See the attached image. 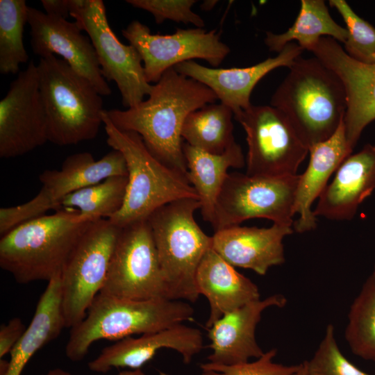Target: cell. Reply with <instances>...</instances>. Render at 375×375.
I'll return each mask as SVG.
<instances>
[{"instance_id":"cell-1","label":"cell","mask_w":375,"mask_h":375,"mask_svg":"<svg viewBox=\"0 0 375 375\" xmlns=\"http://www.w3.org/2000/svg\"><path fill=\"white\" fill-rule=\"evenodd\" d=\"M217 99L208 87L172 67L153 85L147 100L126 110L105 112L117 128L139 134L157 159L187 177L183 125L190 112Z\"/></svg>"},{"instance_id":"cell-2","label":"cell","mask_w":375,"mask_h":375,"mask_svg":"<svg viewBox=\"0 0 375 375\" xmlns=\"http://www.w3.org/2000/svg\"><path fill=\"white\" fill-rule=\"evenodd\" d=\"M273 94L270 106L281 111L308 146L330 138L347 108L340 78L317 58L295 60Z\"/></svg>"},{"instance_id":"cell-3","label":"cell","mask_w":375,"mask_h":375,"mask_svg":"<svg viewBox=\"0 0 375 375\" xmlns=\"http://www.w3.org/2000/svg\"><path fill=\"white\" fill-rule=\"evenodd\" d=\"M90 223L65 208L26 221L1 237L0 267L20 284L48 282L61 274Z\"/></svg>"},{"instance_id":"cell-4","label":"cell","mask_w":375,"mask_h":375,"mask_svg":"<svg viewBox=\"0 0 375 375\" xmlns=\"http://www.w3.org/2000/svg\"><path fill=\"white\" fill-rule=\"evenodd\" d=\"M193 315V308L181 300H135L99 293L85 317L71 328L65 354L78 362L96 341L158 331L191 320Z\"/></svg>"},{"instance_id":"cell-5","label":"cell","mask_w":375,"mask_h":375,"mask_svg":"<svg viewBox=\"0 0 375 375\" xmlns=\"http://www.w3.org/2000/svg\"><path fill=\"white\" fill-rule=\"evenodd\" d=\"M105 110L102 119L107 144L123 154L128 171L124 203L108 219L112 224L124 228L147 220L156 210L170 202L186 198L199 199L185 175L157 159L139 134L117 128Z\"/></svg>"},{"instance_id":"cell-6","label":"cell","mask_w":375,"mask_h":375,"mask_svg":"<svg viewBox=\"0 0 375 375\" xmlns=\"http://www.w3.org/2000/svg\"><path fill=\"white\" fill-rule=\"evenodd\" d=\"M37 67L48 142L67 146L96 138L105 110L94 86L55 55L41 57Z\"/></svg>"},{"instance_id":"cell-7","label":"cell","mask_w":375,"mask_h":375,"mask_svg":"<svg viewBox=\"0 0 375 375\" xmlns=\"http://www.w3.org/2000/svg\"><path fill=\"white\" fill-rule=\"evenodd\" d=\"M201 208L198 199L186 198L167 203L147 219L155 243L167 298L195 302L198 267L212 247L194 218Z\"/></svg>"},{"instance_id":"cell-8","label":"cell","mask_w":375,"mask_h":375,"mask_svg":"<svg viewBox=\"0 0 375 375\" xmlns=\"http://www.w3.org/2000/svg\"><path fill=\"white\" fill-rule=\"evenodd\" d=\"M299 179V174L268 177L228 173L215 205L211 224L215 232L252 218L292 226Z\"/></svg>"},{"instance_id":"cell-9","label":"cell","mask_w":375,"mask_h":375,"mask_svg":"<svg viewBox=\"0 0 375 375\" xmlns=\"http://www.w3.org/2000/svg\"><path fill=\"white\" fill-rule=\"evenodd\" d=\"M121 229L106 219L91 222L67 260L60 276L66 328L85 317L103 288Z\"/></svg>"},{"instance_id":"cell-10","label":"cell","mask_w":375,"mask_h":375,"mask_svg":"<svg viewBox=\"0 0 375 375\" xmlns=\"http://www.w3.org/2000/svg\"><path fill=\"white\" fill-rule=\"evenodd\" d=\"M69 15L85 31L95 50L101 72L108 81H114L122 104L133 108L144 101L153 85L148 83L138 51L122 43L108 22L101 0H69Z\"/></svg>"},{"instance_id":"cell-11","label":"cell","mask_w":375,"mask_h":375,"mask_svg":"<svg viewBox=\"0 0 375 375\" xmlns=\"http://www.w3.org/2000/svg\"><path fill=\"white\" fill-rule=\"evenodd\" d=\"M112 176H128L123 154L112 150L96 160L89 152L72 154L63 161L60 169H47L39 176L42 187L30 201L0 209V235L16 226L58 209L61 201L72 192L101 182Z\"/></svg>"},{"instance_id":"cell-12","label":"cell","mask_w":375,"mask_h":375,"mask_svg":"<svg viewBox=\"0 0 375 375\" xmlns=\"http://www.w3.org/2000/svg\"><path fill=\"white\" fill-rule=\"evenodd\" d=\"M234 118L246 133L247 174L268 177L297 174L309 149L281 111L271 106L251 104Z\"/></svg>"},{"instance_id":"cell-13","label":"cell","mask_w":375,"mask_h":375,"mask_svg":"<svg viewBox=\"0 0 375 375\" xmlns=\"http://www.w3.org/2000/svg\"><path fill=\"white\" fill-rule=\"evenodd\" d=\"M99 293L122 299H167L147 220L122 228Z\"/></svg>"},{"instance_id":"cell-14","label":"cell","mask_w":375,"mask_h":375,"mask_svg":"<svg viewBox=\"0 0 375 375\" xmlns=\"http://www.w3.org/2000/svg\"><path fill=\"white\" fill-rule=\"evenodd\" d=\"M122 33L140 55L149 83H156L169 69L193 59L218 67L231 51L221 40L220 33L203 28H177L169 35L152 34L147 26L133 20Z\"/></svg>"},{"instance_id":"cell-15","label":"cell","mask_w":375,"mask_h":375,"mask_svg":"<svg viewBox=\"0 0 375 375\" xmlns=\"http://www.w3.org/2000/svg\"><path fill=\"white\" fill-rule=\"evenodd\" d=\"M48 142L37 65L31 60L0 101V157L23 156Z\"/></svg>"},{"instance_id":"cell-16","label":"cell","mask_w":375,"mask_h":375,"mask_svg":"<svg viewBox=\"0 0 375 375\" xmlns=\"http://www.w3.org/2000/svg\"><path fill=\"white\" fill-rule=\"evenodd\" d=\"M28 24L30 44L35 54L40 58L59 55L74 71L87 78L101 96L111 94L91 40L81 33L76 22L28 7Z\"/></svg>"},{"instance_id":"cell-17","label":"cell","mask_w":375,"mask_h":375,"mask_svg":"<svg viewBox=\"0 0 375 375\" xmlns=\"http://www.w3.org/2000/svg\"><path fill=\"white\" fill-rule=\"evenodd\" d=\"M309 51L344 86L347 108L343 122L347 142L353 149L364 128L375 120V64L354 60L329 37L321 38Z\"/></svg>"},{"instance_id":"cell-18","label":"cell","mask_w":375,"mask_h":375,"mask_svg":"<svg viewBox=\"0 0 375 375\" xmlns=\"http://www.w3.org/2000/svg\"><path fill=\"white\" fill-rule=\"evenodd\" d=\"M303 51L293 42L286 44L276 56L250 67L210 68L190 60L179 63L174 68L179 74L211 89L220 103L230 108L235 116L251 106V94L264 76L278 67L290 68Z\"/></svg>"},{"instance_id":"cell-19","label":"cell","mask_w":375,"mask_h":375,"mask_svg":"<svg viewBox=\"0 0 375 375\" xmlns=\"http://www.w3.org/2000/svg\"><path fill=\"white\" fill-rule=\"evenodd\" d=\"M203 348L201 332L183 324L134 338L127 337L103 348L99 356L88 362L94 372L106 374L112 368L141 369L162 349H169L182 356L185 364Z\"/></svg>"},{"instance_id":"cell-20","label":"cell","mask_w":375,"mask_h":375,"mask_svg":"<svg viewBox=\"0 0 375 375\" xmlns=\"http://www.w3.org/2000/svg\"><path fill=\"white\" fill-rule=\"evenodd\" d=\"M287 299L281 294H274L229 312L215 322L208 330L212 353L209 362L231 365L258 358L265 353L256 339V329L262 312L270 307H283Z\"/></svg>"},{"instance_id":"cell-21","label":"cell","mask_w":375,"mask_h":375,"mask_svg":"<svg viewBox=\"0 0 375 375\" xmlns=\"http://www.w3.org/2000/svg\"><path fill=\"white\" fill-rule=\"evenodd\" d=\"M292 226L273 224L269 228H225L212 236V249L233 267L249 269L260 275L285 262L283 240Z\"/></svg>"},{"instance_id":"cell-22","label":"cell","mask_w":375,"mask_h":375,"mask_svg":"<svg viewBox=\"0 0 375 375\" xmlns=\"http://www.w3.org/2000/svg\"><path fill=\"white\" fill-rule=\"evenodd\" d=\"M375 191V145L365 144L339 166L319 196L313 213L331 220H351Z\"/></svg>"},{"instance_id":"cell-23","label":"cell","mask_w":375,"mask_h":375,"mask_svg":"<svg viewBox=\"0 0 375 375\" xmlns=\"http://www.w3.org/2000/svg\"><path fill=\"white\" fill-rule=\"evenodd\" d=\"M352 151L343 121L330 138L309 148V162L304 172L299 174L295 196L294 212L299 215L293 224L296 232L302 233L316 228L317 217L312 206L328 185L333 173Z\"/></svg>"},{"instance_id":"cell-24","label":"cell","mask_w":375,"mask_h":375,"mask_svg":"<svg viewBox=\"0 0 375 375\" xmlns=\"http://www.w3.org/2000/svg\"><path fill=\"white\" fill-rule=\"evenodd\" d=\"M195 281L199 294L204 295L210 305L208 328L225 314L260 299L258 286L212 247L198 267Z\"/></svg>"},{"instance_id":"cell-25","label":"cell","mask_w":375,"mask_h":375,"mask_svg":"<svg viewBox=\"0 0 375 375\" xmlns=\"http://www.w3.org/2000/svg\"><path fill=\"white\" fill-rule=\"evenodd\" d=\"M60 276L47 282L31 323L10 353V360L1 359L0 375H21L32 356L66 328Z\"/></svg>"},{"instance_id":"cell-26","label":"cell","mask_w":375,"mask_h":375,"mask_svg":"<svg viewBox=\"0 0 375 375\" xmlns=\"http://www.w3.org/2000/svg\"><path fill=\"white\" fill-rule=\"evenodd\" d=\"M187 178L197 192L204 221L213 222L218 196L230 168H242L246 159L236 142L220 154L210 153L183 142Z\"/></svg>"},{"instance_id":"cell-27","label":"cell","mask_w":375,"mask_h":375,"mask_svg":"<svg viewBox=\"0 0 375 375\" xmlns=\"http://www.w3.org/2000/svg\"><path fill=\"white\" fill-rule=\"evenodd\" d=\"M323 37L344 43L348 31L332 18L324 1L301 0L299 15L292 26L281 34L266 32L265 43L270 51L278 53L293 41L297 42L303 50H309Z\"/></svg>"},{"instance_id":"cell-28","label":"cell","mask_w":375,"mask_h":375,"mask_svg":"<svg viewBox=\"0 0 375 375\" xmlns=\"http://www.w3.org/2000/svg\"><path fill=\"white\" fill-rule=\"evenodd\" d=\"M233 117L231 109L222 103L207 104L188 115L182 128V138L202 151L222 153L235 142Z\"/></svg>"},{"instance_id":"cell-29","label":"cell","mask_w":375,"mask_h":375,"mask_svg":"<svg viewBox=\"0 0 375 375\" xmlns=\"http://www.w3.org/2000/svg\"><path fill=\"white\" fill-rule=\"evenodd\" d=\"M128 176H112L99 183L79 189L64 198L59 208L78 212L82 222L109 219L122 207Z\"/></svg>"},{"instance_id":"cell-30","label":"cell","mask_w":375,"mask_h":375,"mask_svg":"<svg viewBox=\"0 0 375 375\" xmlns=\"http://www.w3.org/2000/svg\"><path fill=\"white\" fill-rule=\"evenodd\" d=\"M347 318L344 336L351 351L375 362V270L352 302Z\"/></svg>"},{"instance_id":"cell-31","label":"cell","mask_w":375,"mask_h":375,"mask_svg":"<svg viewBox=\"0 0 375 375\" xmlns=\"http://www.w3.org/2000/svg\"><path fill=\"white\" fill-rule=\"evenodd\" d=\"M28 6L24 0H0V72L19 73V65L28 60L23 43Z\"/></svg>"},{"instance_id":"cell-32","label":"cell","mask_w":375,"mask_h":375,"mask_svg":"<svg viewBox=\"0 0 375 375\" xmlns=\"http://www.w3.org/2000/svg\"><path fill=\"white\" fill-rule=\"evenodd\" d=\"M342 16L348 31L344 51L354 60L375 64V28L359 17L344 0H330Z\"/></svg>"},{"instance_id":"cell-33","label":"cell","mask_w":375,"mask_h":375,"mask_svg":"<svg viewBox=\"0 0 375 375\" xmlns=\"http://www.w3.org/2000/svg\"><path fill=\"white\" fill-rule=\"evenodd\" d=\"M306 363L308 375H370L357 368L342 353L331 324L327 325L323 339Z\"/></svg>"},{"instance_id":"cell-34","label":"cell","mask_w":375,"mask_h":375,"mask_svg":"<svg viewBox=\"0 0 375 375\" xmlns=\"http://www.w3.org/2000/svg\"><path fill=\"white\" fill-rule=\"evenodd\" d=\"M276 353V349H272L255 361L231 365L208 362L201 365V375H293L299 370L301 364L284 365L274 362Z\"/></svg>"},{"instance_id":"cell-35","label":"cell","mask_w":375,"mask_h":375,"mask_svg":"<svg viewBox=\"0 0 375 375\" xmlns=\"http://www.w3.org/2000/svg\"><path fill=\"white\" fill-rule=\"evenodd\" d=\"M132 6L149 12L158 24L169 19L192 24L197 28L205 26L204 20L192 11L195 0H126Z\"/></svg>"},{"instance_id":"cell-36","label":"cell","mask_w":375,"mask_h":375,"mask_svg":"<svg viewBox=\"0 0 375 375\" xmlns=\"http://www.w3.org/2000/svg\"><path fill=\"white\" fill-rule=\"evenodd\" d=\"M26 327L19 317H13L0 328V358L10 353L12 348L18 342Z\"/></svg>"},{"instance_id":"cell-37","label":"cell","mask_w":375,"mask_h":375,"mask_svg":"<svg viewBox=\"0 0 375 375\" xmlns=\"http://www.w3.org/2000/svg\"><path fill=\"white\" fill-rule=\"evenodd\" d=\"M46 14L65 19L69 15V0H42Z\"/></svg>"},{"instance_id":"cell-38","label":"cell","mask_w":375,"mask_h":375,"mask_svg":"<svg viewBox=\"0 0 375 375\" xmlns=\"http://www.w3.org/2000/svg\"><path fill=\"white\" fill-rule=\"evenodd\" d=\"M117 375H146L145 373L141 369H129L119 372Z\"/></svg>"},{"instance_id":"cell-39","label":"cell","mask_w":375,"mask_h":375,"mask_svg":"<svg viewBox=\"0 0 375 375\" xmlns=\"http://www.w3.org/2000/svg\"><path fill=\"white\" fill-rule=\"evenodd\" d=\"M45 375H72L69 372L60 368H56L49 371Z\"/></svg>"},{"instance_id":"cell-40","label":"cell","mask_w":375,"mask_h":375,"mask_svg":"<svg viewBox=\"0 0 375 375\" xmlns=\"http://www.w3.org/2000/svg\"><path fill=\"white\" fill-rule=\"evenodd\" d=\"M218 2L217 1H205L202 5L201 6V8L202 10H211Z\"/></svg>"},{"instance_id":"cell-41","label":"cell","mask_w":375,"mask_h":375,"mask_svg":"<svg viewBox=\"0 0 375 375\" xmlns=\"http://www.w3.org/2000/svg\"><path fill=\"white\" fill-rule=\"evenodd\" d=\"M300 368L299 370L293 375H308V369H307V363L306 360L303 361V362L300 363Z\"/></svg>"},{"instance_id":"cell-42","label":"cell","mask_w":375,"mask_h":375,"mask_svg":"<svg viewBox=\"0 0 375 375\" xmlns=\"http://www.w3.org/2000/svg\"><path fill=\"white\" fill-rule=\"evenodd\" d=\"M374 270H375V265H374Z\"/></svg>"}]
</instances>
